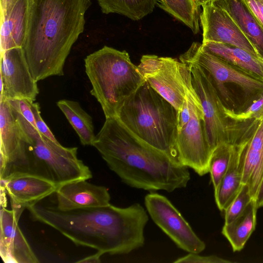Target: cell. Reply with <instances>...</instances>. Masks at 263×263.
I'll use <instances>...</instances> for the list:
<instances>
[{"label":"cell","instance_id":"f1b7e54d","mask_svg":"<svg viewBox=\"0 0 263 263\" xmlns=\"http://www.w3.org/2000/svg\"><path fill=\"white\" fill-rule=\"evenodd\" d=\"M175 263H229L231 261L216 255L201 256L198 253H190L174 261Z\"/></svg>","mask_w":263,"mask_h":263},{"label":"cell","instance_id":"8fae6325","mask_svg":"<svg viewBox=\"0 0 263 263\" xmlns=\"http://www.w3.org/2000/svg\"><path fill=\"white\" fill-rule=\"evenodd\" d=\"M144 204L153 221L178 248L198 254L205 249L204 241L166 197L152 192L145 196Z\"/></svg>","mask_w":263,"mask_h":263},{"label":"cell","instance_id":"4316f807","mask_svg":"<svg viewBox=\"0 0 263 263\" xmlns=\"http://www.w3.org/2000/svg\"><path fill=\"white\" fill-rule=\"evenodd\" d=\"M224 110L229 118L235 120H261L263 118V93L237 111H230L225 107Z\"/></svg>","mask_w":263,"mask_h":263},{"label":"cell","instance_id":"1f68e13d","mask_svg":"<svg viewBox=\"0 0 263 263\" xmlns=\"http://www.w3.org/2000/svg\"><path fill=\"white\" fill-rule=\"evenodd\" d=\"M263 30V2L261 0H242Z\"/></svg>","mask_w":263,"mask_h":263},{"label":"cell","instance_id":"484cf974","mask_svg":"<svg viewBox=\"0 0 263 263\" xmlns=\"http://www.w3.org/2000/svg\"><path fill=\"white\" fill-rule=\"evenodd\" d=\"M236 145L221 143L212 153L209 163V173L214 190L217 187L229 168Z\"/></svg>","mask_w":263,"mask_h":263},{"label":"cell","instance_id":"2e32d148","mask_svg":"<svg viewBox=\"0 0 263 263\" xmlns=\"http://www.w3.org/2000/svg\"><path fill=\"white\" fill-rule=\"evenodd\" d=\"M55 194V206L63 211L110 204V196L107 189L89 183L86 180L64 183L58 187Z\"/></svg>","mask_w":263,"mask_h":263},{"label":"cell","instance_id":"277c9868","mask_svg":"<svg viewBox=\"0 0 263 263\" xmlns=\"http://www.w3.org/2000/svg\"><path fill=\"white\" fill-rule=\"evenodd\" d=\"M15 111L27 135L26 146L17 158L0 165L1 180L29 175L48 180L58 187L67 182L92 178L89 167L78 157L77 147H66L54 142Z\"/></svg>","mask_w":263,"mask_h":263},{"label":"cell","instance_id":"5b68a950","mask_svg":"<svg viewBox=\"0 0 263 263\" xmlns=\"http://www.w3.org/2000/svg\"><path fill=\"white\" fill-rule=\"evenodd\" d=\"M178 116L176 108L145 81L116 117L142 142L180 163L176 147Z\"/></svg>","mask_w":263,"mask_h":263},{"label":"cell","instance_id":"d590c367","mask_svg":"<svg viewBox=\"0 0 263 263\" xmlns=\"http://www.w3.org/2000/svg\"><path fill=\"white\" fill-rule=\"evenodd\" d=\"M195 3H196V4L199 6V7H200V6H203L205 5H206V4H208L209 3H211V2H214L215 1H216V0H193Z\"/></svg>","mask_w":263,"mask_h":263},{"label":"cell","instance_id":"30bf717a","mask_svg":"<svg viewBox=\"0 0 263 263\" xmlns=\"http://www.w3.org/2000/svg\"><path fill=\"white\" fill-rule=\"evenodd\" d=\"M184 63L177 59L143 55L137 66L145 81L180 111L185 99Z\"/></svg>","mask_w":263,"mask_h":263},{"label":"cell","instance_id":"ac0fdd59","mask_svg":"<svg viewBox=\"0 0 263 263\" xmlns=\"http://www.w3.org/2000/svg\"><path fill=\"white\" fill-rule=\"evenodd\" d=\"M242 183L249 186L256 200L263 177V118L255 121L247 138L242 154Z\"/></svg>","mask_w":263,"mask_h":263},{"label":"cell","instance_id":"e575fe53","mask_svg":"<svg viewBox=\"0 0 263 263\" xmlns=\"http://www.w3.org/2000/svg\"><path fill=\"white\" fill-rule=\"evenodd\" d=\"M13 0H0V11L4 10Z\"/></svg>","mask_w":263,"mask_h":263},{"label":"cell","instance_id":"cb8c5ba5","mask_svg":"<svg viewBox=\"0 0 263 263\" xmlns=\"http://www.w3.org/2000/svg\"><path fill=\"white\" fill-rule=\"evenodd\" d=\"M103 13H117L139 20L152 13L156 0H97Z\"/></svg>","mask_w":263,"mask_h":263},{"label":"cell","instance_id":"83f0119b","mask_svg":"<svg viewBox=\"0 0 263 263\" xmlns=\"http://www.w3.org/2000/svg\"><path fill=\"white\" fill-rule=\"evenodd\" d=\"M252 199L249 186L243 184L237 196L224 210V223H230L240 216Z\"/></svg>","mask_w":263,"mask_h":263},{"label":"cell","instance_id":"ba28073f","mask_svg":"<svg viewBox=\"0 0 263 263\" xmlns=\"http://www.w3.org/2000/svg\"><path fill=\"white\" fill-rule=\"evenodd\" d=\"M182 62L189 68L192 86L200 100L206 136L212 150L223 142L241 143L255 120L238 121L229 118L206 72L195 63Z\"/></svg>","mask_w":263,"mask_h":263},{"label":"cell","instance_id":"603a6c76","mask_svg":"<svg viewBox=\"0 0 263 263\" xmlns=\"http://www.w3.org/2000/svg\"><path fill=\"white\" fill-rule=\"evenodd\" d=\"M57 105L78 134L81 144L93 146L96 135L94 133L92 119L79 103L61 100L57 102Z\"/></svg>","mask_w":263,"mask_h":263},{"label":"cell","instance_id":"7a4b0ae2","mask_svg":"<svg viewBox=\"0 0 263 263\" xmlns=\"http://www.w3.org/2000/svg\"><path fill=\"white\" fill-rule=\"evenodd\" d=\"M109 168L127 185L167 192L185 187L188 167L145 144L117 117L106 118L93 144Z\"/></svg>","mask_w":263,"mask_h":263},{"label":"cell","instance_id":"44dd1931","mask_svg":"<svg viewBox=\"0 0 263 263\" xmlns=\"http://www.w3.org/2000/svg\"><path fill=\"white\" fill-rule=\"evenodd\" d=\"M247 138L240 144L235 145L229 168L214 190L215 201L221 211L229 206L243 185L242 154Z\"/></svg>","mask_w":263,"mask_h":263},{"label":"cell","instance_id":"8992f818","mask_svg":"<svg viewBox=\"0 0 263 263\" xmlns=\"http://www.w3.org/2000/svg\"><path fill=\"white\" fill-rule=\"evenodd\" d=\"M90 93L106 118L116 117L126 101L145 82L125 50L104 46L84 59Z\"/></svg>","mask_w":263,"mask_h":263},{"label":"cell","instance_id":"e0dca14e","mask_svg":"<svg viewBox=\"0 0 263 263\" xmlns=\"http://www.w3.org/2000/svg\"><path fill=\"white\" fill-rule=\"evenodd\" d=\"M32 0H13L1 14V53L24 46Z\"/></svg>","mask_w":263,"mask_h":263},{"label":"cell","instance_id":"d6986e66","mask_svg":"<svg viewBox=\"0 0 263 263\" xmlns=\"http://www.w3.org/2000/svg\"><path fill=\"white\" fill-rule=\"evenodd\" d=\"M202 48L232 66L263 81V60L242 48L220 43L204 42Z\"/></svg>","mask_w":263,"mask_h":263},{"label":"cell","instance_id":"7c38bea8","mask_svg":"<svg viewBox=\"0 0 263 263\" xmlns=\"http://www.w3.org/2000/svg\"><path fill=\"white\" fill-rule=\"evenodd\" d=\"M39 93L23 48L1 53V95L2 99H25L34 102Z\"/></svg>","mask_w":263,"mask_h":263},{"label":"cell","instance_id":"8d00e7d4","mask_svg":"<svg viewBox=\"0 0 263 263\" xmlns=\"http://www.w3.org/2000/svg\"><path fill=\"white\" fill-rule=\"evenodd\" d=\"M261 1H262L263 2V0H261Z\"/></svg>","mask_w":263,"mask_h":263},{"label":"cell","instance_id":"9a60e30c","mask_svg":"<svg viewBox=\"0 0 263 263\" xmlns=\"http://www.w3.org/2000/svg\"><path fill=\"white\" fill-rule=\"evenodd\" d=\"M1 188L4 189L9 196L11 209L21 217L23 211L29 206L55 193L58 186L37 177L22 175L1 180Z\"/></svg>","mask_w":263,"mask_h":263},{"label":"cell","instance_id":"d6a6232c","mask_svg":"<svg viewBox=\"0 0 263 263\" xmlns=\"http://www.w3.org/2000/svg\"><path fill=\"white\" fill-rule=\"evenodd\" d=\"M102 255V254L99 252H97L95 254L88 256L81 259L80 260L77 261L78 262H83V263H96L101 262L100 257Z\"/></svg>","mask_w":263,"mask_h":263},{"label":"cell","instance_id":"6da1fadb","mask_svg":"<svg viewBox=\"0 0 263 263\" xmlns=\"http://www.w3.org/2000/svg\"><path fill=\"white\" fill-rule=\"evenodd\" d=\"M27 209L34 220L55 229L76 245L102 255L126 254L145 243L148 216L138 203L126 208L110 203L66 211L37 203Z\"/></svg>","mask_w":263,"mask_h":263},{"label":"cell","instance_id":"836d02e7","mask_svg":"<svg viewBox=\"0 0 263 263\" xmlns=\"http://www.w3.org/2000/svg\"><path fill=\"white\" fill-rule=\"evenodd\" d=\"M255 201L258 208L263 206V177L258 190Z\"/></svg>","mask_w":263,"mask_h":263},{"label":"cell","instance_id":"9c48e42d","mask_svg":"<svg viewBox=\"0 0 263 263\" xmlns=\"http://www.w3.org/2000/svg\"><path fill=\"white\" fill-rule=\"evenodd\" d=\"M185 90L192 116L189 122L178 132L176 147L181 164L193 170L199 176L209 173V163L213 152L208 141L204 115L200 100L191 84L188 69L184 72Z\"/></svg>","mask_w":263,"mask_h":263},{"label":"cell","instance_id":"ffe728a7","mask_svg":"<svg viewBox=\"0 0 263 263\" xmlns=\"http://www.w3.org/2000/svg\"><path fill=\"white\" fill-rule=\"evenodd\" d=\"M213 3L228 13L263 60V30L242 0H216Z\"/></svg>","mask_w":263,"mask_h":263},{"label":"cell","instance_id":"5bb4252c","mask_svg":"<svg viewBox=\"0 0 263 263\" xmlns=\"http://www.w3.org/2000/svg\"><path fill=\"white\" fill-rule=\"evenodd\" d=\"M20 217L1 205L0 255L7 263H38L39 260L19 228Z\"/></svg>","mask_w":263,"mask_h":263},{"label":"cell","instance_id":"52a82bcc","mask_svg":"<svg viewBox=\"0 0 263 263\" xmlns=\"http://www.w3.org/2000/svg\"><path fill=\"white\" fill-rule=\"evenodd\" d=\"M179 60L195 63L206 72L223 105L230 111L239 108L234 88L238 89L243 99L240 109L263 93V81L204 50L201 44L194 42Z\"/></svg>","mask_w":263,"mask_h":263},{"label":"cell","instance_id":"7402d4cb","mask_svg":"<svg viewBox=\"0 0 263 263\" xmlns=\"http://www.w3.org/2000/svg\"><path fill=\"white\" fill-rule=\"evenodd\" d=\"M257 209L255 200L252 199L240 216L230 223H224L222 233L230 242L234 252L243 248L255 230Z\"/></svg>","mask_w":263,"mask_h":263},{"label":"cell","instance_id":"f546056e","mask_svg":"<svg viewBox=\"0 0 263 263\" xmlns=\"http://www.w3.org/2000/svg\"><path fill=\"white\" fill-rule=\"evenodd\" d=\"M11 107L22 115L32 126L36 128L34 116L31 109V102L25 99L8 100Z\"/></svg>","mask_w":263,"mask_h":263},{"label":"cell","instance_id":"4dcf8cb0","mask_svg":"<svg viewBox=\"0 0 263 263\" xmlns=\"http://www.w3.org/2000/svg\"><path fill=\"white\" fill-rule=\"evenodd\" d=\"M31 109L34 116L36 129L44 136L55 143H59L41 116L40 107L36 102L31 104Z\"/></svg>","mask_w":263,"mask_h":263},{"label":"cell","instance_id":"d4e9b609","mask_svg":"<svg viewBox=\"0 0 263 263\" xmlns=\"http://www.w3.org/2000/svg\"><path fill=\"white\" fill-rule=\"evenodd\" d=\"M159 6L196 34L199 30L200 7L193 0H159Z\"/></svg>","mask_w":263,"mask_h":263},{"label":"cell","instance_id":"4fadbf2b","mask_svg":"<svg viewBox=\"0 0 263 263\" xmlns=\"http://www.w3.org/2000/svg\"><path fill=\"white\" fill-rule=\"evenodd\" d=\"M202 8L200 20L202 42L210 41L235 46L259 58L252 44L226 11L213 2Z\"/></svg>","mask_w":263,"mask_h":263},{"label":"cell","instance_id":"3957f363","mask_svg":"<svg viewBox=\"0 0 263 263\" xmlns=\"http://www.w3.org/2000/svg\"><path fill=\"white\" fill-rule=\"evenodd\" d=\"M91 0H32L23 47L36 81L63 76L72 47L83 33Z\"/></svg>","mask_w":263,"mask_h":263}]
</instances>
